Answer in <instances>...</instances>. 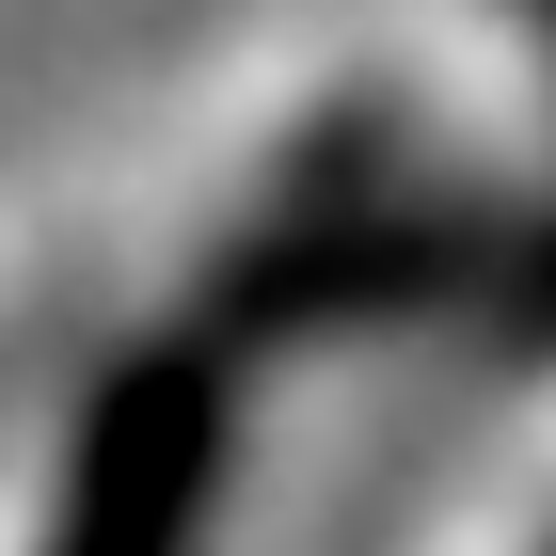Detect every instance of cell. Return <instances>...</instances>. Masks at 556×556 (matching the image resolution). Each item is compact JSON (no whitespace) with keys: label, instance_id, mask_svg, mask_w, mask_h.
<instances>
[{"label":"cell","instance_id":"cell-1","mask_svg":"<svg viewBox=\"0 0 556 556\" xmlns=\"http://www.w3.org/2000/svg\"><path fill=\"white\" fill-rule=\"evenodd\" d=\"M223 334L128 239H0V556H207Z\"/></svg>","mask_w":556,"mask_h":556},{"label":"cell","instance_id":"cell-2","mask_svg":"<svg viewBox=\"0 0 556 556\" xmlns=\"http://www.w3.org/2000/svg\"><path fill=\"white\" fill-rule=\"evenodd\" d=\"M397 556H556V334L509 350L493 414H462V445L429 462Z\"/></svg>","mask_w":556,"mask_h":556}]
</instances>
